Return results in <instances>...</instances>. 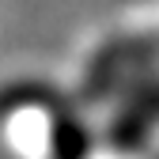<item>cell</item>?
<instances>
[{
    "instance_id": "6da1fadb",
    "label": "cell",
    "mask_w": 159,
    "mask_h": 159,
    "mask_svg": "<svg viewBox=\"0 0 159 159\" xmlns=\"http://www.w3.org/2000/svg\"><path fill=\"white\" fill-rule=\"evenodd\" d=\"M98 129L80 98L42 84L0 91V159H95Z\"/></svg>"
}]
</instances>
